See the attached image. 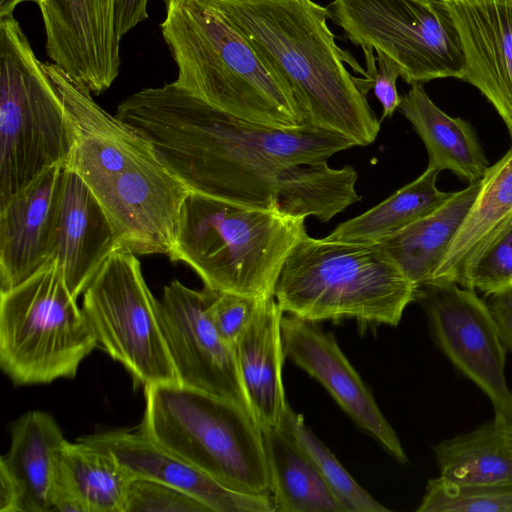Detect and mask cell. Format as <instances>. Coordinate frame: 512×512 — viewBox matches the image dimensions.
I'll use <instances>...</instances> for the list:
<instances>
[{
	"instance_id": "11",
	"label": "cell",
	"mask_w": 512,
	"mask_h": 512,
	"mask_svg": "<svg viewBox=\"0 0 512 512\" xmlns=\"http://www.w3.org/2000/svg\"><path fill=\"white\" fill-rule=\"evenodd\" d=\"M82 311L98 346L121 363L135 383H178L160 318L137 255L116 250L83 292Z\"/></svg>"
},
{
	"instance_id": "2",
	"label": "cell",
	"mask_w": 512,
	"mask_h": 512,
	"mask_svg": "<svg viewBox=\"0 0 512 512\" xmlns=\"http://www.w3.org/2000/svg\"><path fill=\"white\" fill-rule=\"evenodd\" d=\"M44 65L69 130L64 166L80 177L103 208L119 250L168 256L190 190L137 129L104 110L64 69L53 62Z\"/></svg>"
},
{
	"instance_id": "3",
	"label": "cell",
	"mask_w": 512,
	"mask_h": 512,
	"mask_svg": "<svg viewBox=\"0 0 512 512\" xmlns=\"http://www.w3.org/2000/svg\"><path fill=\"white\" fill-rule=\"evenodd\" d=\"M212 1L292 91L306 125L356 146L375 141L381 122L345 64L365 70L337 45L328 8L313 0Z\"/></svg>"
},
{
	"instance_id": "1",
	"label": "cell",
	"mask_w": 512,
	"mask_h": 512,
	"mask_svg": "<svg viewBox=\"0 0 512 512\" xmlns=\"http://www.w3.org/2000/svg\"><path fill=\"white\" fill-rule=\"evenodd\" d=\"M115 115L137 129L190 192L327 222L350 204L348 166L334 154L356 146L309 125L281 129L220 111L174 82L139 90Z\"/></svg>"
},
{
	"instance_id": "9",
	"label": "cell",
	"mask_w": 512,
	"mask_h": 512,
	"mask_svg": "<svg viewBox=\"0 0 512 512\" xmlns=\"http://www.w3.org/2000/svg\"><path fill=\"white\" fill-rule=\"evenodd\" d=\"M97 346L55 260L0 290V366L15 385L73 378Z\"/></svg>"
},
{
	"instance_id": "17",
	"label": "cell",
	"mask_w": 512,
	"mask_h": 512,
	"mask_svg": "<svg viewBox=\"0 0 512 512\" xmlns=\"http://www.w3.org/2000/svg\"><path fill=\"white\" fill-rule=\"evenodd\" d=\"M63 168L48 169L0 207V290L53 260Z\"/></svg>"
},
{
	"instance_id": "26",
	"label": "cell",
	"mask_w": 512,
	"mask_h": 512,
	"mask_svg": "<svg viewBox=\"0 0 512 512\" xmlns=\"http://www.w3.org/2000/svg\"><path fill=\"white\" fill-rule=\"evenodd\" d=\"M276 511L345 512L318 469L283 428L263 433Z\"/></svg>"
},
{
	"instance_id": "29",
	"label": "cell",
	"mask_w": 512,
	"mask_h": 512,
	"mask_svg": "<svg viewBox=\"0 0 512 512\" xmlns=\"http://www.w3.org/2000/svg\"><path fill=\"white\" fill-rule=\"evenodd\" d=\"M310 457L345 512H386L388 509L362 488L321 440L289 406L282 426Z\"/></svg>"
},
{
	"instance_id": "25",
	"label": "cell",
	"mask_w": 512,
	"mask_h": 512,
	"mask_svg": "<svg viewBox=\"0 0 512 512\" xmlns=\"http://www.w3.org/2000/svg\"><path fill=\"white\" fill-rule=\"evenodd\" d=\"M479 188L480 180L452 192L437 209L379 241L417 287L430 283L437 263L460 228Z\"/></svg>"
},
{
	"instance_id": "12",
	"label": "cell",
	"mask_w": 512,
	"mask_h": 512,
	"mask_svg": "<svg viewBox=\"0 0 512 512\" xmlns=\"http://www.w3.org/2000/svg\"><path fill=\"white\" fill-rule=\"evenodd\" d=\"M416 301L444 355L489 398L494 417L512 422L507 349L487 302L475 290L455 283L418 287Z\"/></svg>"
},
{
	"instance_id": "28",
	"label": "cell",
	"mask_w": 512,
	"mask_h": 512,
	"mask_svg": "<svg viewBox=\"0 0 512 512\" xmlns=\"http://www.w3.org/2000/svg\"><path fill=\"white\" fill-rule=\"evenodd\" d=\"M440 172L427 167L416 179L364 213L339 224L326 237L332 241L379 242L441 206L452 192L437 187Z\"/></svg>"
},
{
	"instance_id": "34",
	"label": "cell",
	"mask_w": 512,
	"mask_h": 512,
	"mask_svg": "<svg viewBox=\"0 0 512 512\" xmlns=\"http://www.w3.org/2000/svg\"><path fill=\"white\" fill-rule=\"evenodd\" d=\"M209 313L220 335L234 345L260 298L212 290Z\"/></svg>"
},
{
	"instance_id": "10",
	"label": "cell",
	"mask_w": 512,
	"mask_h": 512,
	"mask_svg": "<svg viewBox=\"0 0 512 512\" xmlns=\"http://www.w3.org/2000/svg\"><path fill=\"white\" fill-rule=\"evenodd\" d=\"M329 10L353 44L386 55L406 83L461 79L463 49L442 0H333Z\"/></svg>"
},
{
	"instance_id": "23",
	"label": "cell",
	"mask_w": 512,
	"mask_h": 512,
	"mask_svg": "<svg viewBox=\"0 0 512 512\" xmlns=\"http://www.w3.org/2000/svg\"><path fill=\"white\" fill-rule=\"evenodd\" d=\"M134 477L108 450L67 441L58 454L52 512H125Z\"/></svg>"
},
{
	"instance_id": "37",
	"label": "cell",
	"mask_w": 512,
	"mask_h": 512,
	"mask_svg": "<svg viewBox=\"0 0 512 512\" xmlns=\"http://www.w3.org/2000/svg\"><path fill=\"white\" fill-rule=\"evenodd\" d=\"M26 1L32 0H0V19L13 16L16 7Z\"/></svg>"
},
{
	"instance_id": "13",
	"label": "cell",
	"mask_w": 512,
	"mask_h": 512,
	"mask_svg": "<svg viewBox=\"0 0 512 512\" xmlns=\"http://www.w3.org/2000/svg\"><path fill=\"white\" fill-rule=\"evenodd\" d=\"M212 292L178 280L163 289L160 318L178 383L232 399L250 411L234 346L220 335L209 313Z\"/></svg>"
},
{
	"instance_id": "7",
	"label": "cell",
	"mask_w": 512,
	"mask_h": 512,
	"mask_svg": "<svg viewBox=\"0 0 512 512\" xmlns=\"http://www.w3.org/2000/svg\"><path fill=\"white\" fill-rule=\"evenodd\" d=\"M140 431L221 484L269 495L263 432L240 403L179 383L145 387Z\"/></svg>"
},
{
	"instance_id": "8",
	"label": "cell",
	"mask_w": 512,
	"mask_h": 512,
	"mask_svg": "<svg viewBox=\"0 0 512 512\" xmlns=\"http://www.w3.org/2000/svg\"><path fill=\"white\" fill-rule=\"evenodd\" d=\"M70 136L60 96L14 16L0 19V207L54 166Z\"/></svg>"
},
{
	"instance_id": "15",
	"label": "cell",
	"mask_w": 512,
	"mask_h": 512,
	"mask_svg": "<svg viewBox=\"0 0 512 512\" xmlns=\"http://www.w3.org/2000/svg\"><path fill=\"white\" fill-rule=\"evenodd\" d=\"M282 339L287 358L321 383L346 414L397 461L407 463L396 432L331 333L317 322L285 313Z\"/></svg>"
},
{
	"instance_id": "16",
	"label": "cell",
	"mask_w": 512,
	"mask_h": 512,
	"mask_svg": "<svg viewBox=\"0 0 512 512\" xmlns=\"http://www.w3.org/2000/svg\"><path fill=\"white\" fill-rule=\"evenodd\" d=\"M458 30L460 80L491 103L512 140V0H442Z\"/></svg>"
},
{
	"instance_id": "33",
	"label": "cell",
	"mask_w": 512,
	"mask_h": 512,
	"mask_svg": "<svg viewBox=\"0 0 512 512\" xmlns=\"http://www.w3.org/2000/svg\"><path fill=\"white\" fill-rule=\"evenodd\" d=\"M365 58L364 78H355L359 89L367 96L370 90L383 108L382 120L390 118L398 110L402 96L399 95L396 82L400 69L394 61L371 48H362Z\"/></svg>"
},
{
	"instance_id": "4",
	"label": "cell",
	"mask_w": 512,
	"mask_h": 512,
	"mask_svg": "<svg viewBox=\"0 0 512 512\" xmlns=\"http://www.w3.org/2000/svg\"><path fill=\"white\" fill-rule=\"evenodd\" d=\"M161 33L176 85L235 117L281 129L306 125L292 91L212 0H164Z\"/></svg>"
},
{
	"instance_id": "36",
	"label": "cell",
	"mask_w": 512,
	"mask_h": 512,
	"mask_svg": "<svg viewBox=\"0 0 512 512\" xmlns=\"http://www.w3.org/2000/svg\"><path fill=\"white\" fill-rule=\"evenodd\" d=\"M486 302L506 349L512 351V288L489 295Z\"/></svg>"
},
{
	"instance_id": "21",
	"label": "cell",
	"mask_w": 512,
	"mask_h": 512,
	"mask_svg": "<svg viewBox=\"0 0 512 512\" xmlns=\"http://www.w3.org/2000/svg\"><path fill=\"white\" fill-rule=\"evenodd\" d=\"M284 314L274 296L260 298L233 345L251 415L263 433L281 428L289 407L282 377Z\"/></svg>"
},
{
	"instance_id": "38",
	"label": "cell",
	"mask_w": 512,
	"mask_h": 512,
	"mask_svg": "<svg viewBox=\"0 0 512 512\" xmlns=\"http://www.w3.org/2000/svg\"><path fill=\"white\" fill-rule=\"evenodd\" d=\"M494 420L498 423L504 437L512 447V422L494 417Z\"/></svg>"
},
{
	"instance_id": "27",
	"label": "cell",
	"mask_w": 512,
	"mask_h": 512,
	"mask_svg": "<svg viewBox=\"0 0 512 512\" xmlns=\"http://www.w3.org/2000/svg\"><path fill=\"white\" fill-rule=\"evenodd\" d=\"M439 477L453 485L512 483V447L494 418L434 447Z\"/></svg>"
},
{
	"instance_id": "32",
	"label": "cell",
	"mask_w": 512,
	"mask_h": 512,
	"mask_svg": "<svg viewBox=\"0 0 512 512\" xmlns=\"http://www.w3.org/2000/svg\"><path fill=\"white\" fill-rule=\"evenodd\" d=\"M210 512L191 495L150 479L134 477L125 512Z\"/></svg>"
},
{
	"instance_id": "20",
	"label": "cell",
	"mask_w": 512,
	"mask_h": 512,
	"mask_svg": "<svg viewBox=\"0 0 512 512\" xmlns=\"http://www.w3.org/2000/svg\"><path fill=\"white\" fill-rule=\"evenodd\" d=\"M116 250L115 232L103 208L80 177L64 166L53 260L76 298Z\"/></svg>"
},
{
	"instance_id": "19",
	"label": "cell",
	"mask_w": 512,
	"mask_h": 512,
	"mask_svg": "<svg viewBox=\"0 0 512 512\" xmlns=\"http://www.w3.org/2000/svg\"><path fill=\"white\" fill-rule=\"evenodd\" d=\"M67 442L47 412L30 410L12 425L0 458V512H52L58 454Z\"/></svg>"
},
{
	"instance_id": "6",
	"label": "cell",
	"mask_w": 512,
	"mask_h": 512,
	"mask_svg": "<svg viewBox=\"0 0 512 512\" xmlns=\"http://www.w3.org/2000/svg\"><path fill=\"white\" fill-rule=\"evenodd\" d=\"M305 219L190 192L168 256L211 290L272 297L287 256L307 233Z\"/></svg>"
},
{
	"instance_id": "18",
	"label": "cell",
	"mask_w": 512,
	"mask_h": 512,
	"mask_svg": "<svg viewBox=\"0 0 512 512\" xmlns=\"http://www.w3.org/2000/svg\"><path fill=\"white\" fill-rule=\"evenodd\" d=\"M81 440L111 452L134 476L177 488L213 512H274L269 495L233 490L156 443L141 431L111 430Z\"/></svg>"
},
{
	"instance_id": "14",
	"label": "cell",
	"mask_w": 512,
	"mask_h": 512,
	"mask_svg": "<svg viewBox=\"0 0 512 512\" xmlns=\"http://www.w3.org/2000/svg\"><path fill=\"white\" fill-rule=\"evenodd\" d=\"M41 13L50 60L101 94L120 73L115 0H32Z\"/></svg>"
},
{
	"instance_id": "30",
	"label": "cell",
	"mask_w": 512,
	"mask_h": 512,
	"mask_svg": "<svg viewBox=\"0 0 512 512\" xmlns=\"http://www.w3.org/2000/svg\"><path fill=\"white\" fill-rule=\"evenodd\" d=\"M418 512H512V483L459 486L430 479Z\"/></svg>"
},
{
	"instance_id": "5",
	"label": "cell",
	"mask_w": 512,
	"mask_h": 512,
	"mask_svg": "<svg viewBox=\"0 0 512 512\" xmlns=\"http://www.w3.org/2000/svg\"><path fill=\"white\" fill-rule=\"evenodd\" d=\"M417 292L380 242L305 233L284 262L274 297L284 313L304 320L397 326Z\"/></svg>"
},
{
	"instance_id": "24",
	"label": "cell",
	"mask_w": 512,
	"mask_h": 512,
	"mask_svg": "<svg viewBox=\"0 0 512 512\" xmlns=\"http://www.w3.org/2000/svg\"><path fill=\"white\" fill-rule=\"evenodd\" d=\"M399 112L411 123L428 153V167L448 170L468 184L480 180L489 167L474 127L443 112L423 83H413L402 96Z\"/></svg>"
},
{
	"instance_id": "31",
	"label": "cell",
	"mask_w": 512,
	"mask_h": 512,
	"mask_svg": "<svg viewBox=\"0 0 512 512\" xmlns=\"http://www.w3.org/2000/svg\"><path fill=\"white\" fill-rule=\"evenodd\" d=\"M465 287L486 296L512 288V225L480 256Z\"/></svg>"
},
{
	"instance_id": "35",
	"label": "cell",
	"mask_w": 512,
	"mask_h": 512,
	"mask_svg": "<svg viewBox=\"0 0 512 512\" xmlns=\"http://www.w3.org/2000/svg\"><path fill=\"white\" fill-rule=\"evenodd\" d=\"M149 0H115L114 25L118 39H121L147 17Z\"/></svg>"
},
{
	"instance_id": "22",
	"label": "cell",
	"mask_w": 512,
	"mask_h": 512,
	"mask_svg": "<svg viewBox=\"0 0 512 512\" xmlns=\"http://www.w3.org/2000/svg\"><path fill=\"white\" fill-rule=\"evenodd\" d=\"M511 225L512 146L480 179L478 194L427 285L465 287L480 256Z\"/></svg>"
}]
</instances>
